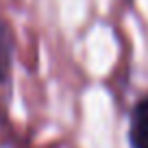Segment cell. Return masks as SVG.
Returning <instances> with one entry per match:
<instances>
[{
	"label": "cell",
	"instance_id": "6da1fadb",
	"mask_svg": "<svg viewBox=\"0 0 148 148\" xmlns=\"http://www.w3.org/2000/svg\"><path fill=\"white\" fill-rule=\"evenodd\" d=\"M129 146L148 148V94L135 100L129 113Z\"/></svg>",
	"mask_w": 148,
	"mask_h": 148
},
{
	"label": "cell",
	"instance_id": "7a4b0ae2",
	"mask_svg": "<svg viewBox=\"0 0 148 148\" xmlns=\"http://www.w3.org/2000/svg\"><path fill=\"white\" fill-rule=\"evenodd\" d=\"M11 65H13V33L9 24L0 18V87L9 83Z\"/></svg>",
	"mask_w": 148,
	"mask_h": 148
}]
</instances>
